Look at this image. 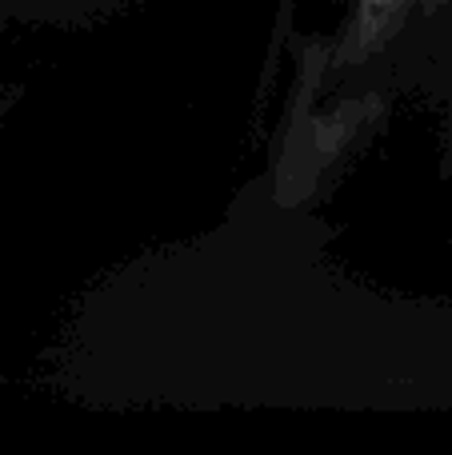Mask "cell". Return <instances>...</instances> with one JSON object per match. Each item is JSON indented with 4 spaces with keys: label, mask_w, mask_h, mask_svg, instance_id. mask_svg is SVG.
Returning a JSON list of instances; mask_svg holds the SVG:
<instances>
[{
    "label": "cell",
    "mask_w": 452,
    "mask_h": 455,
    "mask_svg": "<svg viewBox=\"0 0 452 455\" xmlns=\"http://www.w3.org/2000/svg\"><path fill=\"white\" fill-rule=\"evenodd\" d=\"M408 8H413V0H352L349 24L341 32V60L360 64L368 56H376L397 36Z\"/></svg>",
    "instance_id": "1"
},
{
    "label": "cell",
    "mask_w": 452,
    "mask_h": 455,
    "mask_svg": "<svg viewBox=\"0 0 452 455\" xmlns=\"http://www.w3.org/2000/svg\"><path fill=\"white\" fill-rule=\"evenodd\" d=\"M64 8V0H0V20H44Z\"/></svg>",
    "instance_id": "2"
},
{
    "label": "cell",
    "mask_w": 452,
    "mask_h": 455,
    "mask_svg": "<svg viewBox=\"0 0 452 455\" xmlns=\"http://www.w3.org/2000/svg\"><path fill=\"white\" fill-rule=\"evenodd\" d=\"M4 100H8V92H4V88H0V112H4V108H8V104H4Z\"/></svg>",
    "instance_id": "3"
}]
</instances>
